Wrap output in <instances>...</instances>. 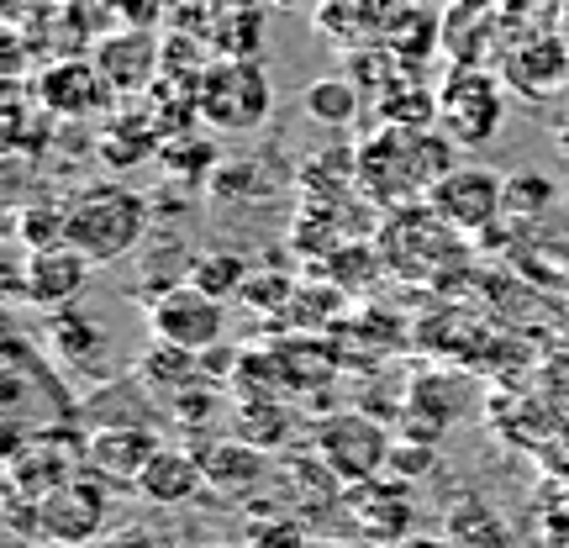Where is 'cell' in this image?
I'll use <instances>...</instances> for the list:
<instances>
[{"mask_svg": "<svg viewBox=\"0 0 569 548\" xmlns=\"http://www.w3.org/2000/svg\"><path fill=\"white\" fill-rule=\"evenodd\" d=\"M459 163V142L443 127H390L353 148V190L380 211L427 201V190Z\"/></svg>", "mask_w": 569, "mask_h": 548, "instance_id": "cell-1", "label": "cell"}, {"mask_svg": "<svg viewBox=\"0 0 569 548\" xmlns=\"http://www.w3.org/2000/svg\"><path fill=\"white\" fill-rule=\"evenodd\" d=\"M148 227H153V201L132 190V185H117V180H101L80 190V196H69V232H63V243L80 248L90 265H122L142 248L148 238Z\"/></svg>", "mask_w": 569, "mask_h": 548, "instance_id": "cell-2", "label": "cell"}, {"mask_svg": "<svg viewBox=\"0 0 569 548\" xmlns=\"http://www.w3.org/2000/svg\"><path fill=\"white\" fill-rule=\"evenodd\" d=\"M375 248L386 275H396L401 285H438L465 265V232L448 227L427 201L386 211L375 227Z\"/></svg>", "mask_w": 569, "mask_h": 548, "instance_id": "cell-3", "label": "cell"}, {"mask_svg": "<svg viewBox=\"0 0 569 548\" xmlns=\"http://www.w3.org/2000/svg\"><path fill=\"white\" fill-rule=\"evenodd\" d=\"M196 111L201 127L217 132H259L274 111V90L259 59H217L206 63L201 84H196Z\"/></svg>", "mask_w": 569, "mask_h": 548, "instance_id": "cell-4", "label": "cell"}, {"mask_svg": "<svg viewBox=\"0 0 569 548\" xmlns=\"http://www.w3.org/2000/svg\"><path fill=\"white\" fill-rule=\"evenodd\" d=\"M507 90L511 84L486 63H453L438 84V127L459 148H486L507 122Z\"/></svg>", "mask_w": 569, "mask_h": 548, "instance_id": "cell-5", "label": "cell"}, {"mask_svg": "<svg viewBox=\"0 0 569 548\" xmlns=\"http://www.w3.org/2000/svg\"><path fill=\"white\" fill-rule=\"evenodd\" d=\"M390 448H396V438L369 411H338V417L317 422V432H311V454L332 469V480L343 490L380 480L390 469Z\"/></svg>", "mask_w": 569, "mask_h": 548, "instance_id": "cell-6", "label": "cell"}, {"mask_svg": "<svg viewBox=\"0 0 569 548\" xmlns=\"http://www.w3.org/2000/svg\"><path fill=\"white\" fill-rule=\"evenodd\" d=\"M111 522V480L96 469H80L74 480L48 490L38 501V538L59 548H96Z\"/></svg>", "mask_w": 569, "mask_h": 548, "instance_id": "cell-7", "label": "cell"}, {"mask_svg": "<svg viewBox=\"0 0 569 548\" xmlns=\"http://www.w3.org/2000/svg\"><path fill=\"white\" fill-rule=\"evenodd\" d=\"M80 469L90 465H84V432H74V427H42V432H27L21 444L6 448V490L27 496V501H42L48 490L74 480Z\"/></svg>", "mask_w": 569, "mask_h": 548, "instance_id": "cell-8", "label": "cell"}, {"mask_svg": "<svg viewBox=\"0 0 569 548\" xmlns=\"http://www.w3.org/2000/svg\"><path fill=\"white\" fill-rule=\"evenodd\" d=\"M227 301L196 290L190 280H174L148 296V332L169 348H184V353H211L227 332Z\"/></svg>", "mask_w": 569, "mask_h": 548, "instance_id": "cell-9", "label": "cell"}, {"mask_svg": "<svg viewBox=\"0 0 569 548\" xmlns=\"http://www.w3.org/2000/svg\"><path fill=\"white\" fill-rule=\"evenodd\" d=\"M427 206L459 227L465 238H486L490 227L507 217V175H496L490 163H453L443 180L427 190Z\"/></svg>", "mask_w": 569, "mask_h": 548, "instance_id": "cell-10", "label": "cell"}, {"mask_svg": "<svg viewBox=\"0 0 569 548\" xmlns=\"http://www.w3.org/2000/svg\"><path fill=\"white\" fill-rule=\"evenodd\" d=\"M90 269L96 265L84 259L80 248H69V243L32 248V253H27V265L11 269V290H17L21 301H32L38 311H69V306L84 296Z\"/></svg>", "mask_w": 569, "mask_h": 548, "instance_id": "cell-11", "label": "cell"}, {"mask_svg": "<svg viewBox=\"0 0 569 548\" xmlns=\"http://www.w3.org/2000/svg\"><path fill=\"white\" fill-rule=\"evenodd\" d=\"M38 96V111L59 117V122H80V117H96L117 101V90L106 84V74L96 69V59H59L48 63L32 84Z\"/></svg>", "mask_w": 569, "mask_h": 548, "instance_id": "cell-12", "label": "cell"}, {"mask_svg": "<svg viewBox=\"0 0 569 548\" xmlns=\"http://www.w3.org/2000/svg\"><path fill=\"white\" fill-rule=\"evenodd\" d=\"M159 432L148 422H90L84 427V465L111 486H138V475L159 454Z\"/></svg>", "mask_w": 569, "mask_h": 548, "instance_id": "cell-13", "label": "cell"}, {"mask_svg": "<svg viewBox=\"0 0 569 548\" xmlns=\"http://www.w3.org/2000/svg\"><path fill=\"white\" fill-rule=\"evenodd\" d=\"M343 501H348V517H353V528L365 532L369 544H407V532L417 528V501H411V480L380 475V480H365V486H348Z\"/></svg>", "mask_w": 569, "mask_h": 548, "instance_id": "cell-14", "label": "cell"}, {"mask_svg": "<svg viewBox=\"0 0 569 548\" xmlns=\"http://www.w3.org/2000/svg\"><path fill=\"white\" fill-rule=\"evenodd\" d=\"M90 59H96V69L106 74V84H111L117 96H142L163 69V42L153 38L148 21H132V27H122V32H111V38L96 42Z\"/></svg>", "mask_w": 569, "mask_h": 548, "instance_id": "cell-15", "label": "cell"}, {"mask_svg": "<svg viewBox=\"0 0 569 548\" xmlns=\"http://www.w3.org/2000/svg\"><path fill=\"white\" fill-rule=\"evenodd\" d=\"M501 80L528 96V101H549L559 96L569 80V42L565 38H522V42H507V59H501Z\"/></svg>", "mask_w": 569, "mask_h": 548, "instance_id": "cell-16", "label": "cell"}, {"mask_svg": "<svg viewBox=\"0 0 569 548\" xmlns=\"http://www.w3.org/2000/svg\"><path fill=\"white\" fill-rule=\"evenodd\" d=\"M132 490H138L142 501H153V507H190V501L206 490L201 454H184V448H159V454H153V465L142 469Z\"/></svg>", "mask_w": 569, "mask_h": 548, "instance_id": "cell-17", "label": "cell"}, {"mask_svg": "<svg viewBox=\"0 0 569 548\" xmlns=\"http://www.w3.org/2000/svg\"><path fill=\"white\" fill-rule=\"evenodd\" d=\"M201 465H206V486L217 490V496H248V490L259 486L269 475V448L248 444V438H222V444L201 448Z\"/></svg>", "mask_w": 569, "mask_h": 548, "instance_id": "cell-18", "label": "cell"}, {"mask_svg": "<svg viewBox=\"0 0 569 548\" xmlns=\"http://www.w3.org/2000/svg\"><path fill=\"white\" fill-rule=\"evenodd\" d=\"M48 353H53V359H59L69 375L106 380V332L96 322L74 317V306L48 317Z\"/></svg>", "mask_w": 569, "mask_h": 548, "instance_id": "cell-19", "label": "cell"}, {"mask_svg": "<svg viewBox=\"0 0 569 548\" xmlns=\"http://www.w3.org/2000/svg\"><path fill=\"white\" fill-rule=\"evenodd\" d=\"M259 38H264V17L253 0H217V11L206 21V48L222 59H259Z\"/></svg>", "mask_w": 569, "mask_h": 548, "instance_id": "cell-20", "label": "cell"}, {"mask_svg": "<svg viewBox=\"0 0 569 548\" xmlns=\"http://www.w3.org/2000/svg\"><path fill=\"white\" fill-rule=\"evenodd\" d=\"M301 111L317 127H327V132H343V127H353V117H359V84L348 80V74H322V80L306 84Z\"/></svg>", "mask_w": 569, "mask_h": 548, "instance_id": "cell-21", "label": "cell"}, {"mask_svg": "<svg viewBox=\"0 0 569 548\" xmlns=\"http://www.w3.org/2000/svg\"><path fill=\"white\" fill-rule=\"evenodd\" d=\"M248 275H253L248 259L232 253V248H206V253H196V259L184 265V280L196 285V290H206V296H217V301H238Z\"/></svg>", "mask_w": 569, "mask_h": 548, "instance_id": "cell-22", "label": "cell"}, {"mask_svg": "<svg viewBox=\"0 0 569 548\" xmlns=\"http://www.w3.org/2000/svg\"><path fill=\"white\" fill-rule=\"evenodd\" d=\"M232 432L274 454V448L290 438V407H280L274 396H253V401L238 407V427H232Z\"/></svg>", "mask_w": 569, "mask_h": 548, "instance_id": "cell-23", "label": "cell"}, {"mask_svg": "<svg viewBox=\"0 0 569 548\" xmlns=\"http://www.w3.org/2000/svg\"><path fill=\"white\" fill-rule=\"evenodd\" d=\"M553 201H559V190H553V180L543 175V169H511L507 175V217H517V222H538Z\"/></svg>", "mask_w": 569, "mask_h": 548, "instance_id": "cell-24", "label": "cell"}, {"mask_svg": "<svg viewBox=\"0 0 569 548\" xmlns=\"http://www.w3.org/2000/svg\"><path fill=\"white\" fill-rule=\"evenodd\" d=\"M380 122L390 127H438V90L427 96L422 84H390L380 101Z\"/></svg>", "mask_w": 569, "mask_h": 548, "instance_id": "cell-25", "label": "cell"}, {"mask_svg": "<svg viewBox=\"0 0 569 548\" xmlns=\"http://www.w3.org/2000/svg\"><path fill=\"white\" fill-rule=\"evenodd\" d=\"M63 232H69V201H48V206H27L17 217V238L32 248H53L63 243Z\"/></svg>", "mask_w": 569, "mask_h": 548, "instance_id": "cell-26", "label": "cell"}, {"mask_svg": "<svg viewBox=\"0 0 569 548\" xmlns=\"http://www.w3.org/2000/svg\"><path fill=\"white\" fill-rule=\"evenodd\" d=\"M290 296H296V280H290L284 269H269V275H248L238 301L259 306V311H274V306H290Z\"/></svg>", "mask_w": 569, "mask_h": 548, "instance_id": "cell-27", "label": "cell"}, {"mask_svg": "<svg viewBox=\"0 0 569 548\" xmlns=\"http://www.w3.org/2000/svg\"><path fill=\"white\" fill-rule=\"evenodd\" d=\"M432 465H438V448H432V444H417V438H396L386 475H396V480H417V475H432Z\"/></svg>", "mask_w": 569, "mask_h": 548, "instance_id": "cell-28", "label": "cell"}, {"mask_svg": "<svg viewBox=\"0 0 569 548\" xmlns=\"http://www.w3.org/2000/svg\"><path fill=\"white\" fill-rule=\"evenodd\" d=\"M248 548H306V538L296 522H264V528H253Z\"/></svg>", "mask_w": 569, "mask_h": 548, "instance_id": "cell-29", "label": "cell"}, {"mask_svg": "<svg viewBox=\"0 0 569 548\" xmlns=\"http://www.w3.org/2000/svg\"><path fill=\"white\" fill-rule=\"evenodd\" d=\"M559 38L569 42V6H565V17H559Z\"/></svg>", "mask_w": 569, "mask_h": 548, "instance_id": "cell-30", "label": "cell"}, {"mask_svg": "<svg viewBox=\"0 0 569 548\" xmlns=\"http://www.w3.org/2000/svg\"><path fill=\"white\" fill-rule=\"evenodd\" d=\"M269 6H306V0H269Z\"/></svg>", "mask_w": 569, "mask_h": 548, "instance_id": "cell-31", "label": "cell"}, {"mask_svg": "<svg viewBox=\"0 0 569 548\" xmlns=\"http://www.w3.org/2000/svg\"><path fill=\"white\" fill-rule=\"evenodd\" d=\"M306 548H348V544H306Z\"/></svg>", "mask_w": 569, "mask_h": 548, "instance_id": "cell-32", "label": "cell"}, {"mask_svg": "<svg viewBox=\"0 0 569 548\" xmlns=\"http://www.w3.org/2000/svg\"><path fill=\"white\" fill-rule=\"evenodd\" d=\"M211 548H217V544H211Z\"/></svg>", "mask_w": 569, "mask_h": 548, "instance_id": "cell-33", "label": "cell"}]
</instances>
